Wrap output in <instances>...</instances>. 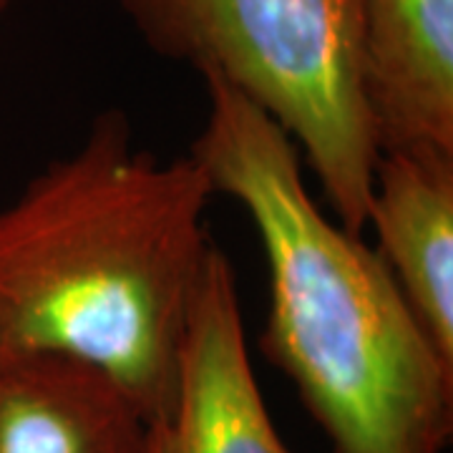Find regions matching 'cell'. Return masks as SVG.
<instances>
[{"instance_id": "7", "label": "cell", "mask_w": 453, "mask_h": 453, "mask_svg": "<svg viewBox=\"0 0 453 453\" xmlns=\"http://www.w3.org/2000/svg\"><path fill=\"white\" fill-rule=\"evenodd\" d=\"M149 421L129 393L86 363L0 356V453H146Z\"/></svg>"}, {"instance_id": "5", "label": "cell", "mask_w": 453, "mask_h": 453, "mask_svg": "<svg viewBox=\"0 0 453 453\" xmlns=\"http://www.w3.org/2000/svg\"><path fill=\"white\" fill-rule=\"evenodd\" d=\"M365 226L375 229V250L428 340L453 365V151H380Z\"/></svg>"}, {"instance_id": "2", "label": "cell", "mask_w": 453, "mask_h": 453, "mask_svg": "<svg viewBox=\"0 0 453 453\" xmlns=\"http://www.w3.org/2000/svg\"><path fill=\"white\" fill-rule=\"evenodd\" d=\"M189 154L214 195L252 219L267 262L259 350L285 372L333 453H446L453 365L405 303L388 265L325 217L285 131L219 79Z\"/></svg>"}, {"instance_id": "6", "label": "cell", "mask_w": 453, "mask_h": 453, "mask_svg": "<svg viewBox=\"0 0 453 453\" xmlns=\"http://www.w3.org/2000/svg\"><path fill=\"white\" fill-rule=\"evenodd\" d=\"M378 149L453 151V0H363Z\"/></svg>"}, {"instance_id": "1", "label": "cell", "mask_w": 453, "mask_h": 453, "mask_svg": "<svg viewBox=\"0 0 453 453\" xmlns=\"http://www.w3.org/2000/svg\"><path fill=\"white\" fill-rule=\"evenodd\" d=\"M211 196L192 154L159 159L134 146L127 113H98L0 210V356L86 363L162 421L214 247Z\"/></svg>"}, {"instance_id": "8", "label": "cell", "mask_w": 453, "mask_h": 453, "mask_svg": "<svg viewBox=\"0 0 453 453\" xmlns=\"http://www.w3.org/2000/svg\"><path fill=\"white\" fill-rule=\"evenodd\" d=\"M8 3H11V0H0V16H3L5 11H8Z\"/></svg>"}, {"instance_id": "3", "label": "cell", "mask_w": 453, "mask_h": 453, "mask_svg": "<svg viewBox=\"0 0 453 453\" xmlns=\"http://www.w3.org/2000/svg\"><path fill=\"white\" fill-rule=\"evenodd\" d=\"M157 56L219 79L290 136L338 225L363 234L378 139L363 0H119Z\"/></svg>"}, {"instance_id": "4", "label": "cell", "mask_w": 453, "mask_h": 453, "mask_svg": "<svg viewBox=\"0 0 453 453\" xmlns=\"http://www.w3.org/2000/svg\"><path fill=\"white\" fill-rule=\"evenodd\" d=\"M146 453H292L257 386L237 277L217 244L181 342L174 403L149 423Z\"/></svg>"}]
</instances>
